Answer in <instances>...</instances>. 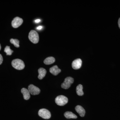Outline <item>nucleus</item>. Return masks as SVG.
Segmentation results:
<instances>
[{"instance_id":"obj_1","label":"nucleus","mask_w":120,"mask_h":120,"mask_svg":"<svg viewBox=\"0 0 120 120\" xmlns=\"http://www.w3.org/2000/svg\"><path fill=\"white\" fill-rule=\"evenodd\" d=\"M11 64L14 68L17 70H22L25 67L24 62L20 59H16L13 60L11 62Z\"/></svg>"},{"instance_id":"obj_2","label":"nucleus","mask_w":120,"mask_h":120,"mask_svg":"<svg viewBox=\"0 0 120 120\" xmlns=\"http://www.w3.org/2000/svg\"><path fill=\"white\" fill-rule=\"evenodd\" d=\"M28 38L32 43L36 44L38 42L39 37L38 32L34 30H31L29 34Z\"/></svg>"},{"instance_id":"obj_3","label":"nucleus","mask_w":120,"mask_h":120,"mask_svg":"<svg viewBox=\"0 0 120 120\" xmlns=\"http://www.w3.org/2000/svg\"><path fill=\"white\" fill-rule=\"evenodd\" d=\"M55 102L58 105L62 106L68 103V99L67 97L64 95H59L55 99Z\"/></svg>"},{"instance_id":"obj_4","label":"nucleus","mask_w":120,"mask_h":120,"mask_svg":"<svg viewBox=\"0 0 120 120\" xmlns=\"http://www.w3.org/2000/svg\"><path fill=\"white\" fill-rule=\"evenodd\" d=\"M73 82L74 79L73 78L71 77H67L65 78L64 82L61 84V87L65 90L68 89L71 87Z\"/></svg>"},{"instance_id":"obj_5","label":"nucleus","mask_w":120,"mask_h":120,"mask_svg":"<svg viewBox=\"0 0 120 120\" xmlns=\"http://www.w3.org/2000/svg\"><path fill=\"white\" fill-rule=\"evenodd\" d=\"M39 116L45 119H49L51 117V113L49 110L46 109H41L38 111Z\"/></svg>"},{"instance_id":"obj_6","label":"nucleus","mask_w":120,"mask_h":120,"mask_svg":"<svg viewBox=\"0 0 120 120\" xmlns=\"http://www.w3.org/2000/svg\"><path fill=\"white\" fill-rule=\"evenodd\" d=\"M28 90L30 94L32 95H37L39 94L41 92L40 89L33 84H30L28 87Z\"/></svg>"},{"instance_id":"obj_7","label":"nucleus","mask_w":120,"mask_h":120,"mask_svg":"<svg viewBox=\"0 0 120 120\" xmlns=\"http://www.w3.org/2000/svg\"><path fill=\"white\" fill-rule=\"evenodd\" d=\"M23 22V20L19 17H15L12 21V26L13 28H17L22 25Z\"/></svg>"},{"instance_id":"obj_8","label":"nucleus","mask_w":120,"mask_h":120,"mask_svg":"<svg viewBox=\"0 0 120 120\" xmlns=\"http://www.w3.org/2000/svg\"><path fill=\"white\" fill-rule=\"evenodd\" d=\"M82 60L80 58L74 60L72 63V67L75 69H78L81 68L82 65Z\"/></svg>"},{"instance_id":"obj_9","label":"nucleus","mask_w":120,"mask_h":120,"mask_svg":"<svg viewBox=\"0 0 120 120\" xmlns=\"http://www.w3.org/2000/svg\"><path fill=\"white\" fill-rule=\"evenodd\" d=\"M75 109L80 116L83 117L85 116L86 111L83 107H82L81 106H77L75 108Z\"/></svg>"},{"instance_id":"obj_10","label":"nucleus","mask_w":120,"mask_h":120,"mask_svg":"<svg viewBox=\"0 0 120 120\" xmlns=\"http://www.w3.org/2000/svg\"><path fill=\"white\" fill-rule=\"evenodd\" d=\"M50 72L54 75H57L61 71V70L58 68L57 65H54L50 68L49 69Z\"/></svg>"},{"instance_id":"obj_11","label":"nucleus","mask_w":120,"mask_h":120,"mask_svg":"<svg viewBox=\"0 0 120 120\" xmlns=\"http://www.w3.org/2000/svg\"><path fill=\"white\" fill-rule=\"evenodd\" d=\"M21 92L23 95L24 99L26 100H28L30 98V93L28 90L26 88H22L21 90Z\"/></svg>"},{"instance_id":"obj_12","label":"nucleus","mask_w":120,"mask_h":120,"mask_svg":"<svg viewBox=\"0 0 120 120\" xmlns=\"http://www.w3.org/2000/svg\"><path fill=\"white\" fill-rule=\"evenodd\" d=\"M39 75L38 78L39 79H42L45 77L46 73V69L43 68H41L38 70Z\"/></svg>"},{"instance_id":"obj_13","label":"nucleus","mask_w":120,"mask_h":120,"mask_svg":"<svg viewBox=\"0 0 120 120\" xmlns=\"http://www.w3.org/2000/svg\"><path fill=\"white\" fill-rule=\"evenodd\" d=\"M64 116L65 117L68 119H70V118L76 119L77 118V116L71 112H65L64 114Z\"/></svg>"},{"instance_id":"obj_14","label":"nucleus","mask_w":120,"mask_h":120,"mask_svg":"<svg viewBox=\"0 0 120 120\" xmlns=\"http://www.w3.org/2000/svg\"><path fill=\"white\" fill-rule=\"evenodd\" d=\"M55 61V59L53 57H47L44 61V63L46 65L52 64Z\"/></svg>"},{"instance_id":"obj_15","label":"nucleus","mask_w":120,"mask_h":120,"mask_svg":"<svg viewBox=\"0 0 120 120\" xmlns=\"http://www.w3.org/2000/svg\"><path fill=\"white\" fill-rule=\"evenodd\" d=\"M83 89V87L82 84H79L76 87V93L79 96H82L84 94Z\"/></svg>"},{"instance_id":"obj_16","label":"nucleus","mask_w":120,"mask_h":120,"mask_svg":"<svg viewBox=\"0 0 120 120\" xmlns=\"http://www.w3.org/2000/svg\"><path fill=\"white\" fill-rule=\"evenodd\" d=\"M10 42L12 44L15 45V47H19V41L17 39H11L10 40Z\"/></svg>"},{"instance_id":"obj_17","label":"nucleus","mask_w":120,"mask_h":120,"mask_svg":"<svg viewBox=\"0 0 120 120\" xmlns=\"http://www.w3.org/2000/svg\"><path fill=\"white\" fill-rule=\"evenodd\" d=\"M4 52L7 53V55L8 56H11L13 52V50L10 49V46H6L5 48Z\"/></svg>"},{"instance_id":"obj_18","label":"nucleus","mask_w":120,"mask_h":120,"mask_svg":"<svg viewBox=\"0 0 120 120\" xmlns=\"http://www.w3.org/2000/svg\"><path fill=\"white\" fill-rule=\"evenodd\" d=\"M3 57L2 55L0 54V65L1 64H2V62H3Z\"/></svg>"},{"instance_id":"obj_19","label":"nucleus","mask_w":120,"mask_h":120,"mask_svg":"<svg viewBox=\"0 0 120 120\" xmlns=\"http://www.w3.org/2000/svg\"><path fill=\"white\" fill-rule=\"evenodd\" d=\"M42 28V26H38V27H37V29L38 30H41Z\"/></svg>"},{"instance_id":"obj_20","label":"nucleus","mask_w":120,"mask_h":120,"mask_svg":"<svg viewBox=\"0 0 120 120\" xmlns=\"http://www.w3.org/2000/svg\"><path fill=\"white\" fill-rule=\"evenodd\" d=\"M41 21V20L40 19H37L36 20H35V22L36 23H38L39 22H40Z\"/></svg>"},{"instance_id":"obj_21","label":"nucleus","mask_w":120,"mask_h":120,"mask_svg":"<svg viewBox=\"0 0 120 120\" xmlns=\"http://www.w3.org/2000/svg\"><path fill=\"white\" fill-rule=\"evenodd\" d=\"M118 26H119V28H120V18L119 19V20H118Z\"/></svg>"},{"instance_id":"obj_22","label":"nucleus","mask_w":120,"mask_h":120,"mask_svg":"<svg viewBox=\"0 0 120 120\" xmlns=\"http://www.w3.org/2000/svg\"><path fill=\"white\" fill-rule=\"evenodd\" d=\"M1 49V46L0 44V50Z\"/></svg>"}]
</instances>
